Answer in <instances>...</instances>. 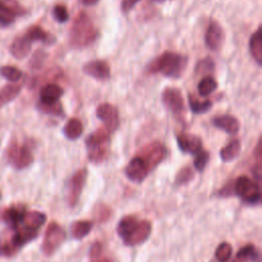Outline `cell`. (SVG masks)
Wrapping results in <instances>:
<instances>
[{
    "mask_svg": "<svg viewBox=\"0 0 262 262\" xmlns=\"http://www.w3.org/2000/svg\"><path fill=\"white\" fill-rule=\"evenodd\" d=\"M188 58L185 55L165 51L149 62L146 68L148 74H161L169 78H179L186 69Z\"/></svg>",
    "mask_w": 262,
    "mask_h": 262,
    "instance_id": "1",
    "label": "cell"
},
{
    "mask_svg": "<svg viewBox=\"0 0 262 262\" xmlns=\"http://www.w3.org/2000/svg\"><path fill=\"white\" fill-rule=\"evenodd\" d=\"M98 37V31L89 15L80 12L72 24L69 34L70 45L73 48L81 49L91 45Z\"/></svg>",
    "mask_w": 262,
    "mask_h": 262,
    "instance_id": "2",
    "label": "cell"
},
{
    "mask_svg": "<svg viewBox=\"0 0 262 262\" xmlns=\"http://www.w3.org/2000/svg\"><path fill=\"white\" fill-rule=\"evenodd\" d=\"M110 135L111 133L104 128L97 129L88 135L85 144L90 162L99 164L105 160L108 152Z\"/></svg>",
    "mask_w": 262,
    "mask_h": 262,
    "instance_id": "3",
    "label": "cell"
},
{
    "mask_svg": "<svg viewBox=\"0 0 262 262\" xmlns=\"http://www.w3.org/2000/svg\"><path fill=\"white\" fill-rule=\"evenodd\" d=\"M233 194L238 195L245 203L256 205L261 200L260 186L256 181L251 180L249 177L242 175L233 182Z\"/></svg>",
    "mask_w": 262,
    "mask_h": 262,
    "instance_id": "4",
    "label": "cell"
},
{
    "mask_svg": "<svg viewBox=\"0 0 262 262\" xmlns=\"http://www.w3.org/2000/svg\"><path fill=\"white\" fill-rule=\"evenodd\" d=\"M6 157L9 164L17 170L25 169L29 167L33 161L34 157L27 145L18 144L16 142H11L7 148Z\"/></svg>",
    "mask_w": 262,
    "mask_h": 262,
    "instance_id": "5",
    "label": "cell"
},
{
    "mask_svg": "<svg viewBox=\"0 0 262 262\" xmlns=\"http://www.w3.org/2000/svg\"><path fill=\"white\" fill-rule=\"evenodd\" d=\"M137 156L144 162L150 172L165 159L166 147L160 141H152L144 145Z\"/></svg>",
    "mask_w": 262,
    "mask_h": 262,
    "instance_id": "6",
    "label": "cell"
},
{
    "mask_svg": "<svg viewBox=\"0 0 262 262\" xmlns=\"http://www.w3.org/2000/svg\"><path fill=\"white\" fill-rule=\"evenodd\" d=\"M66 239V232L55 222L49 223L42 243V251L45 255H52Z\"/></svg>",
    "mask_w": 262,
    "mask_h": 262,
    "instance_id": "7",
    "label": "cell"
},
{
    "mask_svg": "<svg viewBox=\"0 0 262 262\" xmlns=\"http://www.w3.org/2000/svg\"><path fill=\"white\" fill-rule=\"evenodd\" d=\"M88 171L86 168L79 169L74 173V175L71 177L69 183H68V190H67V202L69 206L74 207L77 205L81 192L83 190V187L85 185L86 179H87Z\"/></svg>",
    "mask_w": 262,
    "mask_h": 262,
    "instance_id": "8",
    "label": "cell"
},
{
    "mask_svg": "<svg viewBox=\"0 0 262 262\" xmlns=\"http://www.w3.org/2000/svg\"><path fill=\"white\" fill-rule=\"evenodd\" d=\"M162 101L164 105L171 111L176 117L183 118L185 114V105L181 92L177 88L167 87L162 92Z\"/></svg>",
    "mask_w": 262,
    "mask_h": 262,
    "instance_id": "9",
    "label": "cell"
},
{
    "mask_svg": "<svg viewBox=\"0 0 262 262\" xmlns=\"http://www.w3.org/2000/svg\"><path fill=\"white\" fill-rule=\"evenodd\" d=\"M96 117L103 123L104 129H106L110 133L115 132L119 125V113L117 108L111 103H101L96 108Z\"/></svg>",
    "mask_w": 262,
    "mask_h": 262,
    "instance_id": "10",
    "label": "cell"
},
{
    "mask_svg": "<svg viewBox=\"0 0 262 262\" xmlns=\"http://www.w3.org/2000/svg\"><path fill=\"white\" fill-rule=\"evenodd\" d=\"M151 232V224L147 220L138 221L131 232L123 239L127 246H137L145 242Z\"/></svg>",
    "mask_w": 262,
    "mask_h": 262,
    "instance_id": "11",
    "label": "cell"
},
{
    "mask_svg": "<svg viewBox=\"0 0 262 262\" xmlns=\"http://www.w3.org/2000/svg\"><path fill=\"white\" fill-rule=\"evenodd\" d=\"M149 170L147 169L144 162L138 157H134L125 168V175L133 182L140 183L148 175Z\"/></svg>",
    "mask_w": 262,
    "mask_h": 262,
    "instance_id": "12",
    "label": "cell"
},
{
    "mask_svg": "<svg viewBox=\"0 0 262 262\" xmlns=\"http://www.w3.org/2000/svg\"><path fill=\"white\" fill-rule=\"evenodd\" d=\"M224 41V31L219 23L211 20L205 35V42L209 49L219 50Z\"/></svg>",
    "mask_w": 262,
    "mask_h": 262,
    "instance_id": "13",
    "label": "cell"
},
{
    "mask_svg": "<svg viewBox=\"0 0 262 262\" xmlns=\"http://www.w3.org/2000/svg\"><path fill=\"white\" fill-rule=\"evenodd\" d=\"M83 72L86 75H88L98 81H106L111 77L110 66L107 64V62H105L104 60H100V59L91 60V61L86 62L83 66Z\"/></svg>",
    "mask_w": 262,
    "mask_h": 262,
    "instance_id": "14",
    "label": "cell"
},
{
    "mask_svg": "<svg viewBox=\"0 0 262 262\" xmlns=\"http://www.w3.org/2000/svg\"><path fill=\"white\" fill-rule=\"evenodd\" d=\"M178 147L183 152H189L191 155L198 154L201 149H203L202 139L196 136L185 132H180L176 136Z\"/></svg>",
    "mask_w": 262,
    "mask_h": 262,
    "instance_id": "15",
    "label": "cell"
},
{
    "mask_svg": "<svg viewBox=\"0 0 262 262\" xmlns=\"http://www.w3.org/2000/svg\"><path fill=\"white\" fill-rule=\"evenodd\" d=\"M13 232L9 236L10 242L15 247V249L18 251L21 247L33 241L38 235V230L29 229L24 226H17L15 229H12Z\"/></svg>",
    "mask_w": 262,
    "mask_h": 262,
    "instance_id": "16",
    "label": "cell"
},
{
    "mask_svg": "<svg viewBox=\"0 0 262 262\" xmlns=\"http://www.w3.org/2000/svg\"><path fill=\"white\" fill-rule=\"evenodd\" d=\"M25 212V207L20 205H14L4 209L1 213V218L9 226V228L15 229L20 224Z\"/></svg>",
    "mask_w": 262,
    "mask_h": 262,
    "instance_id": "17",
    "label": "cell"
},
{
    "mask_svg": "<svg viewBox=\"0 0 262 262\" xmlns=\"http://www.w3.org/2000/svg\"><path fill=\"white\" fill-rule=\"evenodd\" d=\"M213 124L216 128L223 130L228 134H236L239 131L238 120L231 115H220L213 119Z\"/></svg>",
    "mask_w": 262,
    "mask_h": 262,
    "instance_id": "18",
    "label": "cell"
},
{
    "mask_svg": "<svg viewBox=\"0 0 262 262\" xmlns=\"http://www.w3.org/2000/svg\"><path fill=\"white\" fill-rule=\"evenodd\" d=\"M32 41L24 34L23 36H19L14 39V41L10 45V53L12 56H14L16 59H23L25 58L31 50Z\"/></svg>",
    "mask_w": 262,
    "mask_h": 262,
    "instance_id": "19",
    "label": "cell"
},
{
    "mask_svg": "<svg viewBox=\"0 0 262 262\" xmlns=\"http://www.w3.org/2000/svg\"><path fill=\"white\" fill-rule=\"evenodd\" d=\"M46 221V215L39 211H26L19 225L29 229L38 230ZM18 225V226H19Z\"/></svg>",
    "mask_w": 262,
    "mask_h": 262,
    "instance_id": "20",
    "label": "cell"
},
{
    "mask_svg": "<svg viewBox=\"0 0 262 262\" xmlns=\"http://www.w3.org/2000/svg\"><path fill=\"white\" fill-rule=\"evenodd\" d=\"M262 30L261 27L251 36L249 42V50L254 60L261 66L262 64Z\"/></svg>",
    "mask_w": 262,
    "mask_h": 262,
    "instance_id": "21",
    "label": "cell"
},
{
    "mask_svg": "<svg viewBox=\"0 0 262 262\" xmlns=\"http://www.w3.org/2000/svg\"><path fill=\"white\" fill-rule=\"evenodd\" d=\"M63 94V89L57 84H47L42 87L40 91V100L42 102H55L59 101V98Z\"/></svg>",
    "mask_w": 262,
    "mask_h": 262,
    "instance_id": "22",
    "label": "cell"
},
{
    "mask_svg": "<svg viewBox=\"0 0 262 262\" xmlns=\"http://www.w3.org/2000/svg\"><path fill=\"white\" fill-rule=\"evenodd\" d=\"M32 42L34 41H40L45 44H52L55 41V38L50 33L46 32L39 26H32L30 27L26 34H25Z\"/></svg>",
    "mask_w": 262,
    "mask_h": 262,
    "instance_id": "23",
    "label": "cell"
},
{
    "mask_svg": "<svg viewBox=\"0 0 262 262\" xmlns=\"http://www.w3.org/2000/svg\"><path fill=\"white\" fill-rule=\"evenodd\" d=\"M21 90V84L10 83L0 88V107L13 100Z\"/></svg>",
    "mask_w": 262,
    "mask_h": 262,
    "instance_id": "24",
    "label": "cell"
},
{
    "mask_svg": "<svg viewBox=\"0 0 262 262\" xmlns=\"http://www.w3.org/2000/svg\"><path fill=\"white\" fill-rule=\"evenodd\" d=\"M83 133V125L80 120L73 118L70 119L63 128L64 136L70 140L78 139Z\"/></svg>",
    "mask_w": 262,
    "mask_h": 262,
    "instance_id": "25",
    "label": "cell"
},
{
    "mask_svg": "<svg viewBox=\"0 0 262 262\" xmlns=\"http://www.w3.org/2000/svg\"><path fill=\"white\" fill-rule=\"evenodd\" d=\"M241 151V141L238 139L231 140L228 144L220 150V158L223 162H231L233 161Z\"/></svg>",
    "mask_w": 262,
    "mask_h": 262,
    "instance_id": "26",
    "label": "cell"
},
{
    "mask_svg": "<svg viewBox=\"0 0 262 262\" xmlns=\"http://www.w3.org/2000/svg\"><path fill=\"white\" fill-rule=\"evenodd\" d=\"M138 219L133 215H128L123 217L117 226V232L119 236L124 239L134 228V226L137 224Z\"/></svg>",
    "mask_w": 262,
    "mask_h": 262,
    "instance_id": "27",
    "label": "cell"
},
{
    "mask_svg": "<svg viewBox=\"0 0 262 262\" xmlns=\"http://www.w3.org/2000/svg\"><path fill=\"white\" fill-rule=\"evenodd\" d=\"M92 226H93V223L91 221H88V220L75 221L71 225L72 235L75 238H78V239L83 238L91 231Z\"/></svg>",
    "mask_w": 262,
    "mask_h": 262,
    "instance_id": "28",
    "label": "cell"
},
{
    "mask_svg": "<svg viewBox=\"0 0 262 262\" xmlns=\"http://www.w3.org/2000/svg\"><path fill=\"white\" fill-rule=\"evenodd\" d=\"M37 107L40 112H42L46 115L55 116V117H64L63 107L59 101H55V102L38 101Z\"/></svg>",
    "mask_w": 262,
    "mask_h": 262,
    "instance_id": "29",
    "label": "cell"
},
{
    "mask_svg": "<svg viewBox=\"0 0 262 262\" xmlns=\"http://www.w3.org/2000/svg\"><path fill=\"white\" fill-rule=\"evenodd\" d=\"M258 259V252L253 245H247L243 247L236 254L233 262H249L256 261Z\"/></svg>",
    "mask_w": 262,
    "mask_h": 262,
    "instance_id": "30",
    "label": "cell"
},
{
    "mask_svg": "<svg viewBox=\"0 0 262 262\" xmlns=\"http://www.w3.org/2000/svg\"><path fill=\"white\" fill-rule=\"evenodd\" d=\"M217 82L210 76H205L198 85V91L201 96H208L217 89Z\"/></svg>",
    "mask_w": 262,
    "mask_h": 262,
    "instance_id": "31",
    "label": "cell"
},
{
    "mask_svg": "<svg viewBox=\"0 0 262 262\" xmlns=\"http://www.w3.org/2000/svg\"><path fill=\"white\" fill-rule=\"evenodd\" d=\"M189 107L193 114H204L207 113L212 107L211 100H199L192 95L188 96Z\"/></svg>",
    "mask_w": 262,
    "mask_h": 262,
    "instance_id": "32",
    "label": "cell"
},
{
    "mask_svg": "<svg viewBox=\"0 0 262 262\" xmlns=\"http://www.w3.org/2000/svg\"><path fill=\"white\" fill-rule=\"evenodd\" d=\"M0 75L11 83H17L23 77L20 70L13 66H2L0 68Z\"/></svg>",
    "mask_w": 262,
    "mask_h": 262,
    "instance_id": "33",
    "label": "cell"
},
{
    "mask_svg": "<svg viewBox=\"0 0 262 262\" xmlns=\"http://www.w3.org/2000/svg\"><path fill=\"white\" fill-rule=\"evenodd\" d=\"M232 254V248L230 246V244L228 243H221L216 251H215V258L219 261V262H227Z\"/></svg>",
    "mask_w": 262,
    "mask_h": 262,
    "instance_id": "34",
    "label": "cell"
},
{
    "mask_svg": "<svg viewBox=\"0 0 262 262\" xmlns=\"http://www.w3.org/2000/svg\"><path fill=\"white\" fill-rule=\"evenodd\" d=\"M214 60L210 57H206L201 59L195 66V73L200 75H208L214 72Z\"/></svg>",
    "mask_w": 262,
    "mask_h": 262,
    "instance_id": "35",
    "label": "cell"
},
{
    "mask_svg": "<svg viewBox=\"0 0 262 262\" xmlns=\"http://www.w3.org/2000/svg\"><path fill=\"white\" fill-rule=\"evenodd\" d=\"M194 156L195 157H194V160H193V166H194L196 171L203 172L205 170L208 162H209L210 154H209V151H207L205 149H201Z\"/></svg>",
    "mask_w": 262,
    "mask_h": 262,
    "instance_id": "36",
    "label": "cell"
},
{
    "mask_svg": "<svg viewBox=\"0 0 262 262\" xmlns=\"http://www.w3.org/2000/svg\"><path fill=\"white\" fill-rule=\"evenodd\" d=\"M194 176L193 171L190 167H184L178 171L175 177V183L177 185H183L188 183Z\"/></svg>",
    "mask_w": 262,
    "mask_h": 262,
    "instance_id": "37",
    "label": "cell"
},
{
    "mask_svg": "<svg viewBox=\"0 0 262 262\" xmlns=\"http://www.w3.org/2000/svg\"><path fill=\"white\" fill-rule=\"evenodd\" d=\"M52 14H53V17L54 19L57 21V23H66L70 15H69V11L67 9V7L62 4H56L54 7H53V10H52Z\"/></svg>",
    "mask_w": 262,
    "mask_h": 262,
    "instance_id": "38",
    "label": "cell"
},
{
    "mask_svg": "<svg viewBox=\"0 0 262 262\" xmlns=\"http://www.w3.org/2000/svg\"><path fill=\"white\" fill-rule=\"evenodd\" d=\"M0 2L9 10H11L15 16L24 15L27 13V10L16 0H0Z\"/></svg>",
    "mask_w": 262,
    "mask_h": 262,
    "instance_id": "39",
    "label": "cell"
},
{
    "mask_svg": "<svg viewBox=\"0 0 262 262\" xmlns=\"http://www.w3.org/2000/svg\"><path fill=\"white\" fill-rule=\"evenodd\" d=\"M15 15L5 5L0 2V24L3 26H9L14 21Z\"/></svg>",
    "mask_w": 262,
    "mask_h": 262,
    "instance_id": "40",
    "label": "cell"
},
{
    "mask_svg": "<svg viewBox=\"0 0 262 262\" xmlns=\"http://www.w3.org/2000/svg\"><path fill=\"white\" fill-rule=\"evenodd\" d=\"M46 53L43 50H37L30 60V67L32 69H39L43 66L46 59Z\"/></svg>",
    "mask_w": 262,
    "mask_h": 262,
    "instance_id": "41",
    "label": "cell"
},
{
    "mask_svg": "<svg viewBox=\"0 0 262 262\" xmlns=\"http://www.w3.org/2000/svg\"><path fill=\"white\" fill-rule=\"evenodd\" d=\"M139 0H122V2H121V10L124 13L129 12L136 5V3Z\"/></svg>",
    "mask_w": 262,
    "mask_h": 262,
    "instance_id": "42",
    "label": "cell"
},
{
    "mask_svg": "<svg viewBox=\"0 0 262 262\" xmlns=\"http://www.w3.org/2000/svg\"><path fill=\"white\" fill-rule=\"evenodd\" d=\"M101 250H102V247H101V244L96 242L92 245L91 249H90V257L92 259H96L99 257L100 253H101Z\"/></svg>",
    "mask_w": 262,
    "mask_h": 262,
    "instance_id": "43",
    "label": "cell"
},
{
    "mask_svg": "<svg viewBox=\"0 0 262 262\" xmlns=\"http://www.w3.org/2000/svg\"><path fill=\"white\" fill-rule=\"evenodd\" d=\"M83 4H85V5H94V4H96L99 0H80Z\"/></svg>",
    "mask_w": 262,
    "mask_h": 262,
    "instance_id": "44",
    "label": "cell"
},
{
    "mask_svg": "<svg viewBox=\"0 0 262 262\" xmlns=\"http://www.w3.org/2000/svg\"><path fill=\"white\" fill-rule=\"evenodd\" d=\"M93 262H112L111 260H108V259H106V258H96V260L95 261H93Z\"/></svg>",
    "mask_w": 262,
    "mask_h": 262,
    "instance_id": "45",
    "label": "cell"
},
{
    "mask_svg": "<svg viewBox=\"0 0 262 262\" xmlns=\"http://www.w3.org/2000/svg\"><path fill=\"white\" fill-rule=\"evenodd\" d=\"M155 1H158V2H163V1H167V0H155Z\"/></svg>",
    "mask_w": 262,
    "mask_h": 262,
    "instance_id": "46",
    "label": "cell"
},
{
    "mask_svg": "<svg viewBox=\"0 0 262 262\" xmlns=\"http://www.w3.org/2000/svg\"><path fill=\"white\" fill-rule=\"evenodd\" d=\"M0 199H1V193H0Z\"/></svg>",
    "mask_w": 262,
    "mask_h": 262,
    "instance_id": "47",
    "label": "cell"
}]
</instances>
